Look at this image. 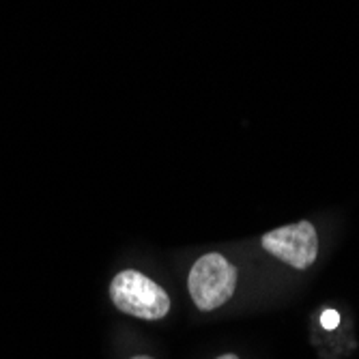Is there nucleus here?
<instances>
[{
  "instance_id": "f257e3e1",
  "label": "nucleus",
  "mask_w": 359,
  "mask_h": 359,
  "mask_svg": "<svg viewBox=\"0 0 359 359\" xmlns=\"http://www.w3.org/2000/svg\"><path fill=\"white\" fill-rule=\"evenodd\" d=\"M110 299L123 314L159 320L170 312L168 292L136 269H125L110 284Z\"/></svg>"
},
{
  "instance_id": "f03ea898",
  "label": "nucleus",
  "mask_w": 359,
  "mask_h": 359,
  "mask_svg": "<svg viewBox=\"0 0 359 359\" xmlns=\"http://www.w3.org/2000/svg\"><path fill=\"white\" fill-rule=\"evenodd\" d=\"M187 288L191 302L203 312H211L224 306L235 295L237 288V267L217 254H205L194 263L187 276Z\"/></svg>"
},
{
  "instance_id": "7ed1b4c3",
  "label": "nucleus",
  "mask_w": 359,
  "mask_h": 359,
  "mask_svg": "<svg viewBox=\"0 0 359 359\" xmlns=\"http://www.w3.org/2000/svg\"><path fill=\"white\" fill-rule=\"evenodd\" d=\"M263 250L280 258L292 269H308L318 254V235L316 228L304 219L297 224H288L263 235Z\"/></svg>"
},
{
  "instance_id": "20e7f679",
  "label": "nucleus",
  "mask_w": 359,
  "mask_h": 359,
  "mask_svg": "<svg viewBox=\"0 0 359 359\" xmlns=\"http://www.w3.org/2000/svg\"><path fill=\"white\" fill-rule=\"evenodd\" d=\"M320 323H323V327H325V330H336V327H338V323H340V314H338L336 310H327V312H323Z\"/></svg>"
},
{
  "instance_id": "39448f33",
  "label": "nucleus",
  "mask_w": 359,
  "mask_h": 359,
  "mask_svg": "<svg viewBox=\"0 0 359 359\" xmlns=\"http://www.w3.org/2000/svg\"><path fill=\"white\" fill-rule=\"evenodd\" d=\"M217 359H239L237 355H231V353H228V355H222V357H217Z\"/></svg>"
},
{
  "instance_id": "423d86ee",
  "label": "nucleus",
  "mask_w": 359,
  "mask_h": 359,
  "mask_svg": "<svg viewBox=\"0 0 359 359\" xmlns=\"http://www.w3.org/2000/svg\"><path fill=\"white\" fill-rule=\"evenodd\" d=\"M132 359H153V357H149V355H136V357H132Z\"/></svg>"
}]
</instances>
